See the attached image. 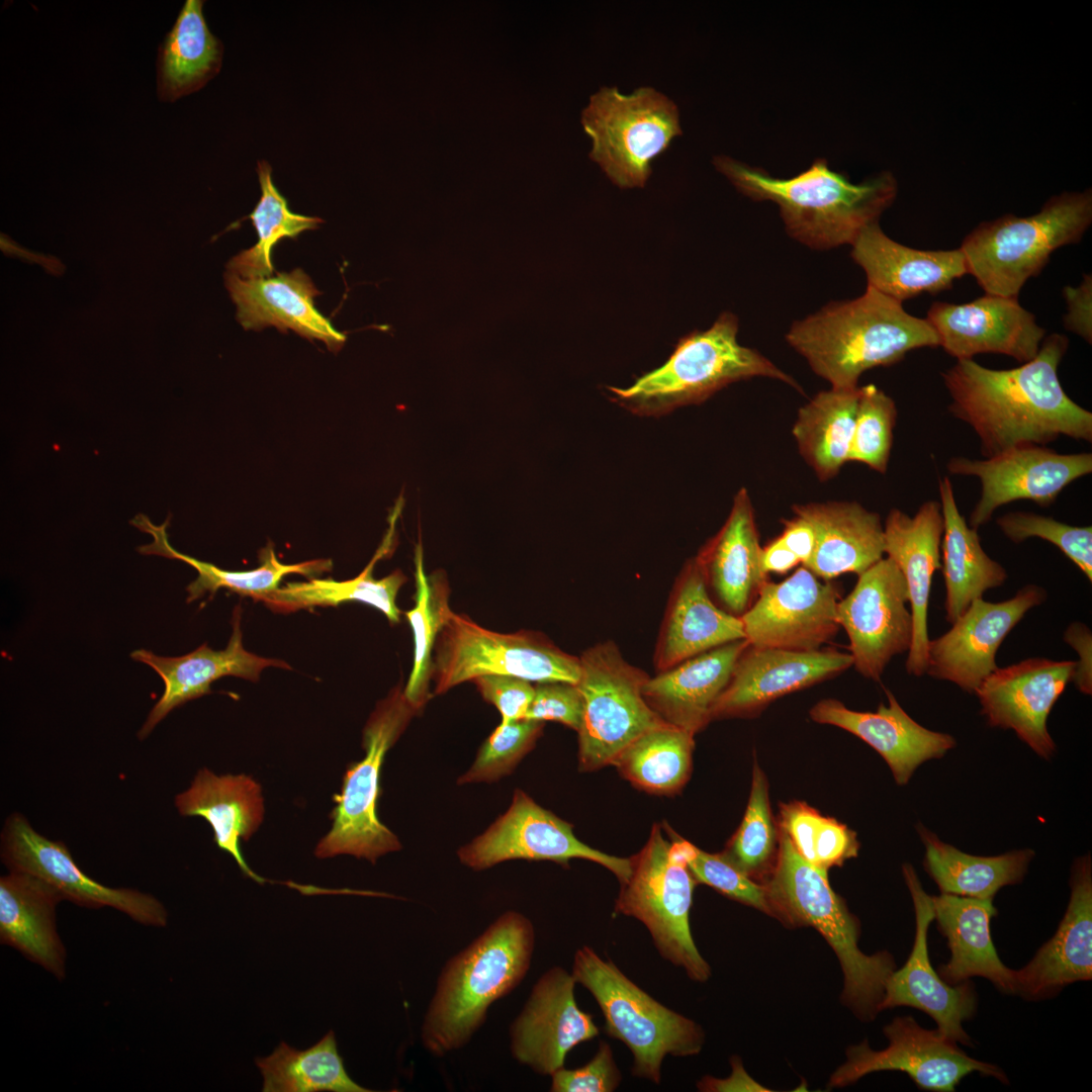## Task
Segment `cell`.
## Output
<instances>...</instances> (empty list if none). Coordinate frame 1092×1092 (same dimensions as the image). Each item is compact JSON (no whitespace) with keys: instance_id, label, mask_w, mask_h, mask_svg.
Here are the masks:
<instances>
[{"instance_id":"52a82bcc","label":"cell","mask_w":1092,"mask_h":1092,"mask_svg":"<svg viewBox=\"0 0 1092 1092\" xmlns=\"http://www.w3.org/2000/svg\"><path fill=\"white\" fill-rule=\"evenodd\" d=\"M1092 222V191H1065L1041 209L1019 217L1004 214L981 222L959 248L985 293L1018 297L1057 249L1079 243Z\"/></svg>"},{"instance_id":"f907efd6","label":"cell","mask_w":1092,"mask_h":1092,"mask_svg":"<svg viewBox=\"0 0 1092 1092\" xmlns=\"http://www.w3.org/2000/svg\"><path fill=\"white\" fill-rule=\"evenodd\" d=\"M663 829L670 838L673 852L688 866L697 883L706 884L735 901L777 918L765 885L755 883L724 853H709L698 848L682 839L667 824L663 825Z\"/></svg>"},{"instance_id":"b9f144b4","label":"cell","mask_w":1092,"mask_h":1092,"mask_svg":"<svg viewBox=\"0 0 1092 1092\" xmlns=\"http://www.w3.org/2000/svg\"><path fill=\"white\" fill-rule=\"evenodd\" d=\"M918 831L925 846L924 870L944 894L993 899L1003 887L1023 881L1034 856L1028 848L993 856L973 855L941 841L924 826Z\"/></svg>"},{"instance_id":"816d5d0a","label":"cell","mask_w":1092,"mask_h":1092,"mask_svg":"<svg viewBox=\"0 0 1092 1092\" xmlns=\"http://www.w3.org/2000/svg\"><path fill=\"white\" fill-rule=\"evenodd\" d=\"M896 419L897 408L891 396L874 384L860 386L847 461L886 473Z\"/></svg>"},{"instance_id":"8992f818","label":"cell","mask_w":1092,"mask_h":1092,"mask_svg":"<svg viewBox=\"0 0 1092 1092\" xmlns=\"http://www.w3.org/2000/svg\"><path fill=\"white\" fill-rule=\"evenodd\" d=\"M738 318L723 312L706 331L678 339L659 367L628 387L609 386L610 399L640 417H660L678 407L699 404L727 385L753 377L783 381L803 392L794 377L755 349L737 341Z\"/></svg>"},{"instance_id":"8d00e7d4","label":"cell","mask_w":1092,"mask_h":1092,"mask_svg":"<svg viewBox=\"0 0 1092 1092\" xmlns=\"http://www.w3.org/2000/svg\"><path fill=\"white\" fill-rule=\"evenodd\" d=\"M175 806L183 816L203 818L217 847L231 854L247 877L266 882L250 869L241 849V840H249L264 818L261 786L253 778L199 769L190 787L175 797Z\"/></svg>"},{"instance_id":"60d3db41","label":"cell","mask_w":1092,"mask_h":1092,"mask_svg":"<svg viewBox=\"0 0 1092 1092\" xmlns=\"http://www.w3.org/2000/svg\"><path fill=\"white\" fill-rule=\"evenodd\" d=\"M203 3L187 0L159 48L157 91L162 101L198 91L220 70L223 46L207 26Z\"/></svg>"},{"instance_id":"7a4b0ae2","label":"cell","mask_w":1092,"mask_h":1092,"mask_svg":"<svg viewBox=\"0 0 1092 1092\" xmlns=\"http://www.w3.org/2000/svg\"><path fill=\"white\" fill-rule=\"evenodd\" d=\"M713 164L747 197L778 204L788 235L815 250L851 245L866 226L879 221L898 189L890 172L852 183L825 159L787 179L727 156L714 157Z\"/></svg>"},{"instance_id":"7402d4cb","label":"cell","mask_w":1092,"mask_h":1092,"mask_svg":"<svg viewBox=\"0 0 1092 1092\" xmlns=\"http://www.w3.org/2000/svg\"><path fill=\"white\" fill-rule=\"evenodd\" d=\"M571 974L560 966L543 973L510 1029V1052L521 1065L550 1076L568 1053L600 1034L592 1014L579 1008Z\"/></svg>"},{"instance_id":"8fae6325","label":"cell","mask_w":1092,"mask_h":1092,"mask_svg":"<svg viewBox=\"0 0 1092 1092\" xmlns=\"http://www.w3.org/2000/svg\"><path fill=\"white\" fill-rule=\"evenodd\" d=\"M417 712L395 690L372 713L363 732L365 756L348 765L342 788L335 794L331 830L317 843L318 858L350 854L374 863L401 848L396 835L378 818L381 766L388 749Z\"/></svg>"},{"instance_id":"5bb4252c","label":"cell","mask_w":1092,"mask_h":1092,"mask_svg":"<svg viewBox=\"0 0 1092 1092\" xmlns=\"http://www.w3.org/2000/svg\"><path fill=\"white\" fill-rule=\"evenodd\" d=\"M883 1032L889 1040L884 1050H873L868 1039L846 1050V1061L833 1072L828 1088L845 1087L882 1071L906 1073L919 1089L932 1092H953L973 1073L1009 1084L999 1066L970 1057L957 1041L923 1028L911 1016L895 1017Z\"/></svg>"},{"instance_id":"11a10c76","label":"cell","mask_w":1092,"mask_h":1092,"mask_svg":"<svg viewBox=\"0 0 1092 1092\" xmlns=\"http://www.w3.org/2000/svg\"><path fill=\"white\" fill-rule=\"evenodd\" d=\"M1001 532L1013 543L1037 537L1057 546L1092 581V527L1072 526L1051 517L1010 512L997 519Z\"/></svg>"},{"instance_id":"e0dca14e","label":"cell","mask_w":1092,"mask_h":1092,"mask_svg":"<svg viewBox=\"0 0 1092 1092\" xmlns=\"http://www.w3.org/2000/svg\"><path fill=\"white\" fill-rule=\"evenodd\" d=\"M1 858L9 871L48 883L63 900L87 908L112 907L148 926L167 925L168 913L159 900L136 890L96 882L77 866L63 842L39 834L20 813L11 814L4 823Z\"/></svg>"},{"instance_id":"f6af8a7d","label":"cell","mask_w":1092,"mask_h":1092,"mask_svg":"<svg viewBox=\"0 0 1092 1092\" xmlns=\"http://www.w3.org/2000/svg\"><path fill=\"white\" fill-rule=\"evenodd\" d=\"M255 1063L263 1076L264 1092L372 1091L348 1075L333 1030L304 1051L281 1041L270 1056Z\"/></svg>"},{"instance_id":"f1b7e54d","label":"cell","mask_w":1092,"mask_h":1092,"mask_svg":"<svg viewBox=\"0 0 1092 1092\" xmlns=\"http://www.w3.org/2000/svg\"><path fill=\"white\" fill-rule=\"evenodd\" d=\"M888 706L858 712L835 699H824L810 710L813 721L842 728L872 746L886 760L898 785H905L924 761L941 758L957 745L947 734L929 730L913 720L886 690Z\"/></svg>"},{"instance_id":"c3c4849f","label":"cell","mask_w":1092,"mask_h":1092,"mask_svg":"<svg viewBox=\"0 0 1092 1092\" xmlns=\"http://www.w3.org/2000/svg\"><path fill=\"white\" fill-rule=\"evenodd\" d=\"M261 196L249 218L258 235L252 248L241 252L232 260L233 274L243 279L270 277L274 271L273 247L284 238H296L308 230H315L323 222L317 216H308L290 210L287 199L280 193L272 179V167L260 160L256 168Z\"/></svg>"},{"instance_id":"7bdbcfd3","label":"cell","mask_w":1092,"mask_h":1092,"mask_svg":"<svg viewBox=\"0 0 1092 1092\" xmlns=\"http://www.w3.org/2000/svg\"><path fill=\"white\" fill-rule=\"evenodd\" d=\"M858 396L859 386L831 387L798 412L792 433L801 456L821 481L836 476L848 462Z\"/></svg>"},{"instance_id":"cb8c5ba5","label":"cell","mask_w":1092,"mask_h":1092,"mask_svg":"<svg viewBox=\"0 0 1092 1092\" xmlns=\"http://www.w3.org/2000/svg\"><path fill=\"white\" fill-rule=\"evenodd\" d=\"M926 320L939 346L958 360L994 353L1025 363L1037 354L1045 335L1018 297L987 293L961 304L935 301Z\"/></svg>"},{"instance_id":"91938a15","label":"cell","mask_w":1092,"mask_h":1092,"mask_svg":"<svg viewBox=\"0 0 1092 1092\" xmlns=\"http://www.w3.org/2000/svg\"><path fill=\"white\" fill-rule=\"evenodd\" d=\"M1068 304V313L1064 317V325L1071 331L1082 337L1086 342H1092V277L1085 274L1082 283L1077 287L1066 286L1063 289Z\"/></svg>"},{"instance_id":"3957f363","label":"cell","mask_w":1092,"mask_h":1092,"mask_svg":"<svg viewBox=\"0 0 1092 1092\" xmlns=\"http://www.w3.org/2000/svg\"><path fill=\"white\" fill-rule=\"evenodd\" d=\"M535 928L507 911L443 966L423 1018V1046L444 1057L465 1046L485 1022L492 1003L517 988L530 969Z\"/></svg>"},{"instance_id":"e7e4bbea","label":"cell","mask_w":1092,"mask_h":1092,"mask_svg":"<svg viewBox=\"0 0 1092 1092\" xmlns=\"http://www.w3.org/2000/svg\"><path fill=\"white\" fill-rule=\"evenodd\" d=\"M799 563L798 557L778 537L761 548V567L765 574H784Z\"/></svg>"},{"instance_id":"ab89813d","label":"cell","mask_w":1092,"mask_h":1092,"mask_svg":"<svg viewBox=\"0 0 1092 1092\" xmlns=\"http://www.w3.org/2000/svg\"><path fill=\"white\" fill-rule=\"evenodd\" d=\"M169 522L170 518H167L163 524L157 526L144 514H139L130 520L132 526L153 537L152 543L138 548L140 553L181 560L196 569L197 578L187 586L188 603L200 599L206 593L212 597L219 588H225L241 596H249L256 601H264L280 587L283 577L290 573H299L311 578L332 568L330 559H315L296 564L282 563L278 560L273 545L269 543L261 550L259 567L252 570H225L173 548L167 533Z\"/></svg>"},{"instance_id":"ba28073f","label":"cell","mask_w":1092,"mask_h":1092,"mask_svg":"<svg viewBox=\"0 0 1092 1092\" xmlns=\"http://www.w3.org/2000/svg\"><path fill=\"white\" fill-rule=\"evenodd\" d=\"M571 974L598 1003L606 1033L631 1052L634 1077L658 1085L667 1056L691 1057L702 1051L706 1037L700 1024L651 997L593 947L575 951Z\"/></svg>"},{"instance_id":"d4e9b609","label":"cell","mask_w":1092,"mask_h":1092,"mask_svg":"<svg viewBox=\"0 0 1092 1092\" xmlns=\"http://www.w3.org/2000/svg\"><path fill=\"white\" fill-rule=\"evenodd\" d=\"M1070 899L1055 934L1031 960L1013 970V995L1031 1002L1057 997L1067 986L1092 979V861L1071 868Z\"/></svg>"},{"instance_id":"db71d44e","label":"cell","mask_w":1092,"mask_h":1092,"mask_svg":"<svg viewBox=\"0 0 1092 1092\" xmlns=\"http://www.w3.org/2000/svg\"><path fill=\"white\" fill-rule=\"evenodd\" d=\"M544 722L522 719L500 723L479 748L470 768L458 784L495 782L511 774L534 747Z\"/></svg>"},{"instance_id":"30bf717a","label":"cell","mask_w":1092,"mask_h":1092,"mask_svg":"<svg viewBox=\"0 0 1092 1092\" xmlns=\"http://www.w3.org/2000/svg\"><path fill=\"white\" fill-rule=\"evenodd\" d=\"M589 158L620 188L644 187L651 162L682 133L676 104L652 87L624 94L603 86L581 111Z\"/></svg>"},{"instance_id":"277c9868","label":"cell","mask_w":1092,"mask_h":1092,"mask_svg":"<svg viewBox=\"0 0 1092 1092\" xmlns=\"http://www.w3.org/2000/svg\"><path fill=\"white\" fill-rule=\"evenodd\" d=\"M786 340L832 388L858 387L860 375L901 361L911 350L939 346L926 318L869 286L860 296L832 301L795 321Z\"/></svg>"},{"instance_id":"4dcf8cb0","label":"cell","mask_w":1092,"mask_h":1092,"mask_svg":"<svg viewBox=\"0 0 1092 1092\" xmlns=\"http://www.w3.org/2000/svg\"><path fill=\"white\" fill-rule=\"evenodd\" d=\"M850 256L862 268L868 286L904 301L949 289L967 273L960 249L918 250L889 238L879 221L866 226L851 244Z\"/></svg>"},{"instance_id":"6f0895ef","label":"cell","mask_w":1092,"mask_h":1092,"mask_svg":"<svg viewBox=\"0 0 1092 1092\" xmlns=\"http://www.w3.org/2000/svg\"><path fill=\"white\" fill-rule=\"evenodd\" d=\"M583 707V697L577 684L538 682L524 719L541 722L555 721L578 732L582 722Z\"/></svg>"},{"instance_id":"74e56055","label":"cell","mask_w":1092,"mask_h":1092,"mask_svg":"<svg viewBox=\"0 0 1092 1092\" xmlns=\"http://www.w3.org/2000/svg\"><path fill=\"white\" fill-rule=\"evenodd\" d=\"M61 895L42 880L17 871L0 879V940L58 979L65 976L66 950L56 929Z\"/></svg>"},{"instance_id":"ac0fdd59","label":"cell","mask_w":1092,"mask_h":1092,"mask_svg":"<svg viewBox=\"0 0 1092 1092\" xmlns=\"http://www.w3.org/2000/svg\"><path fill=\"white\" fill-rule=\"evenodd\" d=\"M946 468L951 474L980 480V498L969 520L970 527L978 530L999 507L1012 502L1050 506L1065 487L1091 473L1092 454H1062L1046 446L1025 445L984 459L952 457Z\"/></svg>"},{"instance_id":"603a6c76","label":"cell","mask_w":1092,"mask_h":1092,"mask_svg":"<svg viewBox=\"0 0 1092 1092\" xmlns=\"http://www.w3.org/2000/svg\"><path fill=\"white\" fill-rule=\"evenodd\" d=\"M1075 660L1044 657L998 667L975 695L991 727L1013 730L1037 755L1050 759L1057 746L1046 722L1051 710L1073 680Z\"/></svg>"},{"instance_id":"e575fe53","label":"cell","mask_w":1092,"mask_h":1092,"mask_svg":"<svg viewBox=\"0 0 1092 1092\" xmlns=\"http://www.w3.org/2000/svg\"><path fill=\"white\" fill-rule=\"evenodd\" d=\"M936 926L945 937L950 957L936 972L949 985L974 977L991 982L1003 994L1013 995V969L1000 960L991 934L997 915L993 899L940 893L931 896Z\"/></svg>"},{"instance_id":"ee69618b","label":"cell","mask_w":1092,"mask_h":1092,"mask_svg":"<svg viewBox=\"0 0 1092 1092\" xmlns=\"http://www.w3.org/2000/svg\"><path fill=\"white\" fill-rule=\"evenodd\" d=\"M391 534L386 535L382 546L358 576L343 581L311 577L307 581L288 582L263 602L271 610L283 613L360 602L381 611L390 623H398L400 611L396 605V596L406 579L405 576L396 570L377 579L372 573L375 562L389 549Z\"/></svg>"},{"instance_id":"bcb514c9","label":"cell","mask_w":1092,"mask_h":1092,"mask_svg":"<svg viewBox=\"0 0 1092 1092\" xmlns=\"http://www.w3.org/2000/svg\"><path fill=\"white\" fill-rule=\"evenodd\" d=\"M694 736L669 724L651 729L631 742L613 765L641 790L658 795L674 794L689 780Z\"/></svg>"},{"instance_id":"680465c9","label":"cell","mask_w":1092,"mask_h":1092,"mask_svg":"<svg viewBox=\"0 0 1092 1092\" xmlns=\"http://www.w3.org/2000/svg\"><path fill=\"white\" fill-rule=\"evenodd\" d=\"M472 681L482 698L496 707L502 715L500 723L525 718L535 692L531 681L496 674L481 675Z\"/></svg>"},{"instance_id":"681fc988","label":"cell","mask_w":1092,"mask_h":1092,"mask_svg":"<svg viewBox=\"0 0 1092 1092\" xmlns=\"http://www.w3.org/2000/svg\"><path fill=\"white\" fill-rule=\"evenodd\" d=\"M781 823L797 852L818 869L828 871L857 854L858 842L850 829L805 803L783 805Z\"/></svg>"},{"instance_id":"9a60e30c","label":"cell","mask_w":1092,"mask_h":1092,"mask_svg":"<svg viewBox=\"0 0 1092 1092\" xmlns=\"http://www.w3.org/2000/svg\"><path fill=\"white\" fill-rule=\"evenodd\" d=\"M460 861L473 871L513 860H551L568 866L573 858L597 862L613 873L620 884L631 873L630 858L593 848L580 841L573 826L516 790L508 811L484 833L458 851Z\"/></svg>"},{"instance_id":"d6986e66","label":"cell","mask_w":1092,"mask_h":1092,"mask_svg":"<svg viewBox=\"0 0 1092 1092\" xmlns=\"http://www.w3.org/2000/svg\"><path fill=\"white\" fill-rule=\"evenodd\" d=\"M839 589L805 566L781 582L765 580L740 617L745 639L759 648L815 651L839 630Z\"/></svg>"},{"instance_id":"7dc6e473","label":"cell","mask_w":1092,"mask_h":1092,"mask_svg":"<svg viewBox=\"0 0 1092 1092\" xmlns=\"http://www.w3.org/2000/svg\"><path fill=\"white\" fill-rule=\"evenodd\" d=\"M415 607L404 613L413 631L414 664L402 693L407 703L418 711L429 699L434 648L452 614L446 577L442 573H426L421 542L415 550Z\"/></svg>"},{"instance_id":"9c48e42d","label":"cell","mask_w":1092,"mask_h":1092,"mask_svg":"<svg viewBox=\"0 0 1092 1092\" xmlns=\"http://www.w3.org/2000/svg\"><path fill=\"white\" fill-rule=\"evenodd\" d=\"M630 860L631 873L621 884L615 912L642 922L661 958L682 969L691 980L708 981L711 967L700 953L690 925L697 881L674 854L658 824Z\"/></svg>"},{"instance_id":"f5cc1de1","label":"cell","mask_w":1092,"mask_h":1092,"mask_svg":"<svg viewBox=\"0 0 1092 1092\" xmlns=\"http://www.w3.org/2000/svg\"><path fill=\"white\" fill-rule=\"evenodd\" d=\"M775 827L763 772L755 763L743 820L724 855L750 878L762 873L775 847Z\"/></svg>"},{"instance_id":"be15d7a7","label":"cell","mask_w":1092,"mask_h":1092,"mask_svg":"<svg viewBox=\"0 0 1092 1092\" xmlns=\"http://www.w3.org/2000/svg\"><path fill=\"white\" fill-rule=\"evenodd\" d=\"M732 1066V1073L725 1079H718L711 1076L703 1077L697 1084L700 1091L708 1092H721V1091H754V1092H769L771 1090L766 1089L761 1084L752 1079L744 1070L741 1060L733 1056L730 1060Z\"/></svg>"},{"instance_id":"ffe728a7","label":"cell","mask_w":1092,"mask_h":1092,"mask_svg":"<svg viewBox=\"0 0 1092 1092\" xmlns=\"http://www.w3.org/2000/svg\"><path fill=\"white\" fill-rule=\"evenodd\" d=\"M902 871L914 906V941L906 963L889 976L879 1011L903 1006L918 1009L934 1020L940 1033L973 1048L975 1043L963 1023L977 1013L975 985L971 980L949 985L932 967L927 940L929 926L934 921L931 896L924 891L911 864L905 863Z\"/></svg>"},{"instance_id":"f546056e","label":"cell","mask_w":1092,"mask_h":1092,"mask_svg":"<svg viewBox=\"0 0 1092 1092\" xmlns=\"http://www.w3.org/2000/svg\"><path fill=\"white\" fill-rule=\"evenodd\" d=\"M740 639H745L741 618L714 602L696 556L688 559L672 585L657 637V672Z\"/></svg>"},{"instance_id":"5b68a950","label":"cell","mask_w":1092,"mask_h":1092,"mask_svg":"<svg viewBox=\"0 0 1092 1092\" xmlns=\"http://www.w3.org/2000/svg\"><path fill=\"white\" fill-rule=\"evenodd\" d=\"M765 887L778 919L787 926H812L825 938L842 969V1002L860 1020H874L885 984L897 968L894 957L888 950L871 956L860 950L858 919L831 889L827 871L806 861L784 831Z\"/></svg>"},{"instance_id":"9f6ffc18","label":"cell","mask_w":1092,"mask_h":1092,"mask_svg":"<svg viewBox=\"0 0 1092 1092\" xmlns=\"http://www.w3.org/2000/svg\"><path fill=\"white\" fill-rule=\"evenodd\" d=\"M551 1077V1092H613L623 1076L615 1061L611 1045L601 1040L593 1059L581 1067H562Z\"/></svg>"},{"instance_id":"484cf974","label":"cell","mask_w":1092,"mask_h":1092,"mask_svg":"<svg viewBox=\"0 0 1092 1092\" xmlns=\"http://www.w3.org/2000/svg\"><path fill=\"white\" fill-rule=\"evenodd\" d=\"M849 653L794 651L748 644L712 709V719L755 714L774 700L833 677L852 666Z\"/></svg>"},{"instance_id":"836d02e7","label":"cell","mask_w":1092,"mask_h":1092,"mask_svg":"<svg viewBox=\"0 0 1092 1092\" xmlns=\"http://www.w3.org/2000/svg\"><path fill=\"white\" fill-rule=\"evenodd\" d=\"M748 644L735 640L658 671L644 684V699L664 722L695 735L712 720L714 704Z\"/></svg>"},{"instance_id":"7c38bea8","label":"cell","mask_w":1092,"mask_h":1092,"mask_svg":"<svg viewBox=\"0 0 1092 1092\" xmlns=\"http://www.w3.org/2000/svg\"><path fill=\"white\" fill-rule=\"evenodd\" d=\"M579 663L584 704L577 732L579 768L595 770L613 764L636 738L667 723L644 699L649 675L629 663L615 642L588 647Z\"/></svg>"},{"instance_id":"d590c367","label":"cell","mask_w":1092,"mask_h":1092,"mask_svg":"<svg viewBox=\"0 0 1092 1092\" xmlns=\"http://www.w3.org/2000/svg\"><path fill=\"white\" fill-rule=\"evenodd\" d=\"M815 533V549L803 566L826 580L866 571L885 555L884 525L879 514L856 502L795 505Z\"/></svg>"},{"instance_id":"f35d334b","label":"cell","mask_w":1092,"mask_h":1092,"mask_svg":"<svg viewBox=\"0 0 1092 1092\" xmlns=\"http://www.w3.org/2000/svg\"><path fill=\"white\" fill-rule=\"evenodd\" d=\"M938 488L943 517L940 569L945 584V619L952 624L973 601L1002 585L1008 574L985 552L977 529L961 515L950 479L940 478Z\"/></svg>"},{"instance_id":"4316f807","label":"cell","mask_w":1092,"mask_h":1092,"mask_svg":"<svg viewBox=\"0 0 1092 1092\" xmlns=\"http://www.w3.org/2000/svg\"><path fill=\"white\" fill-rule=\"evenodd\" d=\"M942 534L941 506L932 499L923 503L912 517L892 509L884 525L885 555L899 567L908 588L913 637L906 670L915 676L927 669L929 597L933 575L941 566Z\"/></svg>"},{"instance_id":"4fadbf2b","label":"cell","mask_w":1092,"mask_h":1092,"mask_svg":"<svg viewBox=\"0 0 1092 1092\" xmlns=\"http://www.w3.org/2000/svg\"><path fill=\"white\" fill-rule=\"evenodd\" d=\"M433 655L435 694L481 675H511L529 681L577 684L579 657L562 651L538 632L503 634L452 612Z\"/></svg>"},{"instance_id":"2e32d148","label":"cell","mask_w":1092,"mask_h":1092,"mask_svg":"<svg viewBox=\"0 0 1092 1092\" xmlns=\"http://www.w3.org/2000/svg\"><path fill=\"white\" fill-rule=\"evenodd\" d=\"M905 578L883 557L858 574L853 589L838 601L836 619L849 639L856 671L879 681L891 659L909 650L913 620Z\"/></svg>"},{"instance_id":"94428289","label":"cell","mask_w":1092,"mask_h":1092,"mask_svg":"<svg viewBox=\"0 0 1092 1092\" xmlns=\"http://www.w3.org/2000/svg\"><path fill=\"white\" fill-rule=\"evenodd\" d=\"M1064 640L1078 653L1073 682L1085 694H1092V635L1090 629L1081 622L1071 623L1064 633Z\"/></svg>"},{"instance_id":"44dd1931","label":"cell","mask_w":1092,"mask_h":1092,"mask_svg":"<svg viewBox=\"0 0 1092 1092\" xmlns=\"http://www.w3.org/2000/svg\"><path fill=\"white\" fill-rule=\"evenodd\" d=\"M1045 600L1044 588L1027 584L1003 602L973 601L947 632L929 641L926 673L975 694L998 668L996 653L1007 635Z\"/></svg>"},{"instance_id":"1f68e13d","label":"cell","mask_w":1092,"mask_h":1092,"mask_svg":"<svg viewBox=\"0 0 1092 1092\" xmlns=\"http://www.w3.org/2000/svg\"><path fill=\"white\" fill-rule=\"evenodd\" d=\"M761 548L754 509L747 489L741 487L723 526L696 555L711 597L731 615L741 617L766 580Z\"/></svg>"},{"instance_id":"6125c7cd","label":"cell","mask_w":1092,"mask_h":1092,"mask_svg":"<svg viewBox=\"0 0 1092 1092\" xmlns=\"http://www.w3.org/2000/svg\"><path fill=\"white\" fill-rule=\"evenodd\" d=\"M778 538L803 565L811 559L815 549V533L805 519L794 515L792 519L785 520L784 530Z\"/></svg>"},{"instance_id":"d6a6232c","label":"cell","mask_w":1092,"mask_h":1092,"mask_svg":"<svg viewBox=\"0 0 1092 1092\" xmlns=\"http://www.w3.org/2000/svg\"><path fill=\"white\" fill-rule=\"evenodd\" d=\"M226 282L245 330L270 326L281 332L292 330L310 341H323L334 352L345 344L346 335L314 307L313 298L321 292L301 269L258 279L230 274Z\"/></svg>"},{"instance_id":"83f0119b","label":"cell","mask_w":1092,"mask_h":1092,"mask_svg":"<svg viewBox=\"0 0 1092 1092\" xmlns=\"http://www.w3.org/2000/svg\"><path fill=\"white\" fill-rule=\"evenodd\" d=\"M233 633L223 650H213L203 643L182 656H161L147 649L131 652L130 657L151 666L163 679L164 692L148 715L139 738L145 739L175 708L211 693L210 685L225 675L256 681L268 666L289 668L281 660L247 651L243 646L241 608L234 610Z\"/></svg>"},{"instance_id":"6da1fadb","label":"cell","mask_w":1092,"mask_h":1092,"mask_svg":"<svg viewBox=\"0 0 1092 1092\" xmlns=\"http://www.w3.org/2000/svg\"><path fill=\"white\" fill-rule=\"evenodd\" d=\"M1068 347L1069 339L1054 333L1018 367L990 369L963 359L942 372L949 412L977 434L984 458L1046 446L1061 436L1092 442V413L1072 400L1059 379Z\"/></svg>"}]
</instances>
